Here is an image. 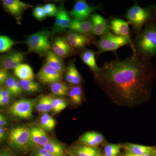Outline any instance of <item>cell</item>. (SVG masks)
I'll use <instances>...</instances> for the list:
<instances>
[{"mask_svg":"<svg viewBox=\"0 0 156 156\" xmlns=\"http://www.w3.org/2000/svg\"><path fill=\"white\" fill-rule=\"evenodd\" d=\"M46 64L62 74L64 71L65 66L60 57L54 54L52 51H49L46 58Z\"/></svg>","mask_w":156,"mask_h":156,"instance_id":"cell-19","label":"cell"},{"mask_svg":"<svg viewBox=\"0 0 156 156\" xmlns=\"http://www.w3.org/2000/svg\"><path fill=\"white\" fill-rule=\"evenodd\" d=\"M45 106H46V112H50L52 110V98L49 95H45Z\"/></svg>","mask_w":156,"mask_h":156,"instance_id":"cell-38","label":"cell"},{"mask_svg":"<svg viewBox=\"0 0 156 156\" xmlns=\"http://www.w3.org/2000/svg\"><path fill=\"white\" fill-rule=\"evenodd\" d=\"M72 154L75 156H102L98 149L87 145L76 147L73 149Z\"/></svg>","mask_w":156,"mask_h":156,"instance_id":"cell-22","label":"cell"},{"mask_svg":"<svg viewBox=\"0 0 156 156\" xmlns=\"http://www.w3.org/2000/svg\"><path fill=\"white\" fill-rule=\"evenodd\" d=\"M11 94L7 88H3L0 89V98L11 96Z\"/></svg>","mask_w":156,"mask_h":156,"instance_id":"cell-42","label":"cell"},{"mask_svg":"<svg viewBox=\"0 0 156 156\" xmlns=\"http://www.w3.org/2000/svg\"><path fill=\"white\" fill-rule=\"evenodd\" d=\"M5 136V130L3 126H0V140H2Z\"/></svg>","mask_w":156,"mask_h":156,"instance_id":"cell-46","label":"cell"},{"mask_svg":"<svg viewBox=\"0 0 156 156\" xmlns=\"http://www.w3.org/2000/svg\"><path fill=\"white\" fill-rule=\"evenodd\" d=\"M133 43L134 54L143 59L149 61L156 56V26L152 21L138 32Z\"/></svg>","mask_w":156,"mask_h":156,"instance_id":"cell-2","label":"cell"},{"mask_svg":"<svg viewBox=\"0 0 156 156\" xmlns=\"http://www.w3.org/2000/svg\"><path fill=\"white\" fill-rule=\"evenodd\" d=\"M34 99H22L17 101L9 109L11 114L23 119H29L33 116Z\"/></svg>","mask_w":156,"mask_h":156,"instance_id":"cell-6","label":"cell"},{"mask_svg":"<svg viewBox=\"0 0 156 156\" xmlns=\"http://www.w3.org/2000/svg\"><path fill=\"white\" fill-rule=\"evenodd\" d=\"M124 148L126 152L137 155H153L156 153V148L134 144H128L125 145Z\"/></svg>","mask_w":156,"mask_h":156,"instance_id":"cell-18","label":"cell"},{"mask_svg":"<svg viewBox=\"0 0 156 156\" xmlns=\"http://www.w3.org/2000/svg\"><path fill=\"white\" fill-rule=\"evenodd\" d=\"M43 156H55L53 155L52 154L50 153H48L47 154L45 155H44Z\"/></svg>","mask_w":156,"mask_h":156,"instance_id":"cell-49","label":"cell"},{"mask_svg":"<svg viewBox=\"0 0 156 156\" xmlns=\"http://www.w3.org/2000/svg\"><path fill=\"white\" fill-rule=\"evenodd\" d=\"M34 17L39 20H43L46 18V15L45 14L44 6H37L35 8L33 11Z\"/></svg>","mask_w":156,"mask_h":156,"instance_id":"cell-35","label":"cell"},{"mask_svg":"<svg viewBox=\"0 0 156 156\" xmlns=\"http://www.w3.org/2000/svg\"><path fill=\"white\" fill-rule=\"evenodd\" d=\"M53 53L60 58L67 57L73 53V48L65 38L58 37L54 40L52 45Z\"/></svg>","mask_w":156,"mask_h":156,"instance_id":"cell-13","label":"cell"},{"mask_svg":"<svg viewBox=\"0 0 156 156\" xmlns=\"http://www.w3.org/2000/svg\"><path fill=\"white\" fill-rule=\"evenodd\" d=\"M50 31L46 30L31 35L26 41L29 51L36 53L41 56H44L48 53L50 49Z\"/></svg>","mask_w":156,"mask_h":156,"instance_id":"cell-4","label":"cell"},{"mask_svg":"<svg viewBox=\"0 0 156 156\" xmlns=\"http://www.w3.org/2000/svg\"><path fill=\"white\" fill-rule=\"evenodd\" d=\"M14 77L12 76H9L5 83L7 87L6 88L10 91L11 95H16L14 88Z\"/></svg>","mask_w":156,"mask_h":156,"instance_id":"cell-36","label":"cell"},{"mask_svg":"<svg viewBox=\"0 0 156 156\" xmlns=\"http://www.w3.org/2000/svg\"><path fill=\"white\" fill-rule=\"evenodd\" d=\"M95 54L92 50H87L81 55L82 61L90 68L94 73L98 72L101 69V67H98L96 64Z\"/></svg>","mask_w":156,"mask_h":156,"instance_id":"cell-21","label":"cell"},{"mask_svg":"<svg viewBox=\"0 0 156 156\" xmlns=\"http://www.w3.org/2000/svg\"><path fill=\"white\" fill-rule=\"evenodd\" d=\"M4 6L7 10L17 18H20L23 11L30 7V5L19 0H4Z\"/></svg>","mask_w":156,"mask_h":156,"instance_id":"cell-14","label":"cell"},{"mask_svg":"<svg viewBox=\"0 0 156 156\" xmlns=\"http://www.w3.org/2000/svg\"><path fill=\"white\" fill-rule=\"evenodd\" d=\"M72 31L82 34H92V27L91 21L87 20H72L69 27Z\"/></svg>","mask_w":156,"mask_h":156,"instance_id":"cell-17","label":"cell"},{"mask_svg":"<svg viewBox=\"0 0 156 156\" xmlns=\"http://www.w3.org/2000/svg\"><path fill=\"white\" fill-rule=\"evenodd\" d=\"M19 83L23 90L26 92H34L38 90L39 84L33 81L20 80Z\"/></svg>","mask_w":156,"mask_h":156,"instance_id":"cell-30","label":"cell"},{"mask_svg":"<svg viewBox=\"0 0 156 156\" xmlns=\"http://www.w3.org/2000/svg\"><path fill=\"white\" fill-rule=\"evenodd\" d=\"M50 87L53 94L58 96H65L67 95L69 92V87L66 84L62 83L60 81L51 84Z\"/></svg>","mask_w":156,"mask_h":156,"instance_id":"cell-26","label":"cell"},{"mask_svg":"<svg viewBox=\"0 0 156 156\" xmlns=\"http://www.w3.org/2000/svg\"><path fill=\"white\" fill-rule=\"evenodd\" d=\"M152 156H156V153L154 154H153Z\"/></svg>","mask_w":156,"mask_h":156,"instance_id":"cell-50","label":"cell"},{"mask_svg":"<svg viewBox=\"0 0 156 156\" xmlns=\"http://www.w3.org/2000/svg\"><path fill=\"white\" fill-rule=\"evenodd\" d=\"M62 9V21L60 27V32L62 31L66 28H69L72 20L69 17V14L65 9L63 3L60 5Z\"/></svg>","mask_w":156,"mask_h":156,"instance_id":"cell-29","label":"cell"},{"mask_svg":"<svg viewBox=\"0 0 156 156\" xmlns=\"http://www.w3.org/2000/svg\"><path fill=\"white\" fill-rule=\"evenodd\" d=\"M95 44L98 49V54L108 51L115 52L121 47L128 45H131L133 51L134 50L133 45L127 38L111 33L101 37L95 42Z\"/></svg>","mask_w":156,"mask_h":156,"instance_id":"cell-5","label":"cell"},{"mask_svg":"<svg viewBox=\"0 0 156 156\" xmlns=\"http://www.w3.org/2000/svg\"><path fill=\"white\" fill-rule=\"evenodd\" d=\"M74 156L72 154H70V156Z\"/></svg>","mask_w":156,"mask_h":156,"instance_id":"cell-51","label":"cell"},{"mask_svg":"<svg viewBox=\"0 0 156 156\" xmlns=\"http://www.w3.org/2000/svg\"><path fill=\"white\" fill-rule=\"evenodd\" d=\"M94 74L98 83L115 102L132 105L149 99L156 70L136 54L105 62Z\"/></svg>","mask_w":156,"mask_h":156,"instance_id":"cell-1","label":"cell"},{"mask_svg":"<svg viewBox=\"0 0 156 156\" xmlns=\"http://www.w3.org/2000/svg\"><path fill=\"white\" fill-rule=\"evenodd\" d=\"M57 105L59 107L60 111L63 110L67 106V103L63 98H55Z\"/></svg>","mask_w":156,"mask_h":156,"instance_id":"cell-39","label":"cell"},{"mask_svg":"<svg viewBox=\"0 0 156 156\" xmlns=\"http://www.w3.org/2000/svg\"><path fill=\"white\" fill-rule=\"evenodd\" d=\"M46 16L53 17L56 16L58 12V9L54 4H48L44 6Z\"/></svg>","mask_w":156,"mask_h":156,"instance_id":"cell-33","label":"cell"},{"mask_svg":"<svg viewBox=\"0 0 156 156\" xmlns=\"http://www.w3.org/2000/svg\"><path fill=\"white\" fill-rule=\"evenodd\" d=\"M66 78L69 83L78 85L81 83L82 78L73 62L69 65L66 69Z\"/></svg>","mask_w":156,"mask_h":156,"instance_id":"cell-23","label":"cell"},{"mask_svg":"<svg viewBox=\"0 0 156 156\" xmlns=\"http://www.w3.org/2000/svg\"><path fill=\"white\" fill-rule=\"evenodd\" d=\"M108 24L110 29L113 32L115 35L127 38L133 46V43L130 37V30L128 22L120 18H115L111 20Z\"/></svg>","mask_w":156,"mask_h":156,"instance_id":"cell-11","label":"cell"},{"mask_svg":"<svg viewBox=\"0 0 156 156\" xmlns=\"http://www.w3.org/2000/svg\"><path fill=\"white\" fill-rule=\"evenodd\" d=\"M14 88H15V94L18 95L21 94L22 92V89L19 83V81L17 80L15 77H14Z\"/></svg>","mask_w":156,"mask_h":156,"instance_id":"cell-40","label":"cell"},{"mask_svg":"<svg viewBox=\"0 0 156 156\" xmlns=\"http://www.w3.org/2000/svg\"><path fill=\"white\" fill-rule=\"evenodd\" d=\"M8 76L9 75L6 70H0V84L5 83Z\"/></svg>","mask_w":156,"mask_h":156,"instance_id":"cell-41","label":"cell"},{"mask_svg":"<svg viewBox=\"0 0 156 156\" xmlns=\"http://www.w3.org/2000/svg\"><path fill=\"white\" fill-rule=\"evenodd\" d=\"M62 74L47 64H45L37 74L39 80L45 84H53L60 81Z\"/></svg>","mask_w":156,"mask_h":156,"instance_id":"cell-10","label":"cell"},{"mask_svg":"<svg viewBox=\"0 0 156 156\" xmlns=\"http://www.w3.org/2000/svg\"><path fill=\"white\" fill-rule=\"evenodd\" d=\"M45 132L43 129L37 127H33L31 128L27 146L30 147H36Z\"/></svg>","mask_w":156,"mask_h":156,"instance_id":"cell-25","label":"cell"},{"mask_svg":"<svg viewBox=\"0 0 156 156\" xmlns=\"http://www.w3.org/2000/svg\"><path fill=\"white\" fill-rule=\"evenodd\" d=\"M65 38L72 48L75 49H83L90 42L87 36L73 31L69 33Z\"/></svg>","mask_w":156,"mask_h":156,"instance_id":"cell-15","label":"cell"},{"mask_svg":"<svg viewBox=\"0 0 156 156\" xmlns=\"http://www.w3.org/2000/svg\"><path fill=\"white\" fill-rule=\"evenodd\" d=\"M152 10L153 13V18L152 20L155 25L156 26V3L153 5L150 6Z\"/></svg>","mask_w":156,"mask_h":156,"instance_id":"cell-44","label":"cell"},{"mask_svg":"<svg viewBox=\"0 0 156 156\" xmlns=\"http://www.w3.org/2000/svg\"><path fill=\"white\" fill-rule=\"evenodd\" d=\"M122 146L119 144H108L104 148L105 156H118L119 154Z\"/></svg>","mask_w":156,"mask_h":156,"instance_id":"cell-32","label":"cell"},{"mask_svg":"<svg viewBox=\"0 0 156 156\" xmlns=\"http://www.w3.org/2000/svg\"><path fill=\"white\" fill-rule=\"evenodd\" d=\"M42 128L47 130H52L56 126V122L53 117L48 114H44L40 119Z\"/></svg>","mask_w":156,"mask_h":156,"instance_id":"cell-28","label":"cell"},{"mask_svg":"<svg viewBox=\"0 0 156 156\" xmlns=\"http://www.w3.org/2000/svg\"><path fill=\"white\" fill-rule=\"evenodd\" d=\"M125 17L128 23L133 26L135 30L139 32L146 23L152 20L153 13L150 6L142 8L135 2L128 9Z\"/></svg>","mask_w":156,"mask_h":156,"instance_id":"cell-3","label":"cell"},{"mask_svg":"<svg viewBox=\"0 0 156 156\" xmlns=\"http://www.w3.org/2000/svg\"><path fill=\"white\" fill-rule=\"evenodd\" d=\"M15 42L9 37L0 35V53H4L11 50Z\"/></svg>","mask_w":156,"mask_h":156,"instance_id":"cell-31","label":"cell"},{"mask_svg":"<svg viewBox=\"0 0 156 156\" xmlns=\"http://www.w3.org/2000/svg\"><path fill=\"white\" fill-rule=\"evenodd\" d=\"M69 96L71 101L73 104L79 105L81 103L83 99V90L81 86H75L70 89Z\"/></svg>","mask_w":156,"mask_h":156,"instance_id":"cell-27","label":"cell"},{"mask_svg":"<svg viewBox=\"0 0 156 156\" xmlns=\"http://www.w3.org/2000/svg\"><path fill=\"white\" fill-rule=\"evenodd\" d=\"M0 156H12L10 153L7 151L0 153Z\"/></svg>","mask_w":156,"mask_h":156,"instance_id":"cell-48","label":"cell"},{"mask_svg":"<svg viewBox=\"0 0 156 156\" xmlns=\"http://www.w3.org/2000/svg\"><path fill=\"white\" fill-rule=\"evenodd\" d=\"M30 130L24 127H18L13 128L9 135L11 144L15 147L22 148L28 144L29 139Z\"/></svg>","mask_w":156,"mask_h":156,"instance_id":"cell-8","label":"cell"},{"mask_svg":"<svg viewBox=\"0 0 156 156\" xmlns=\"http://www.w3.org/2000/svg\"><path fill=\"white\" fill-rule=\"evenodd\" d=\"M90 21L92 23L93 34L102 37L110 33L107 20L99 14H92Z\"/></svg>","mask_w":156,"mask_h":156,"instance_id":"cell-9","label":"cell"},{"mask_svg":"<svg viewBox=\"0 0 156 156\" xmlns=\"http://www.w3.org/2000/svg\"><path fill=\"white\" fill-rule=\"evenodd\" d=\"M7 124V121L6 118L2 115L0 114V126H5Z\"/></svg>","mask_w":156,"mask_h":156,"instance_id":"cell-45","label":"cell"},{"mask_svg":"<svg viewBox=\"0 0 156 156\" xmlns=\"http://www.w3.org/2000/svg\"><path fill=\"white\" fill-rule=\"evenodd\" d=\"M11 100V96L0 98V106H4L9 104Z\"/></svg>","mask_w":156,"mask_h":156,"instance_id":"cell-43","label":"cell"},{"mask_svg":"<svg viewBox=\"0 0 156 156\" xmlns=\"http://www.w3.org/2000/svg\"><path fill=\"white\" fill-rule=\"evenodd\" d=\"M14 73L20 80L33 81L34 75L32 69L28 65L21 64L14 69Z\"/></svg>","mask_w":156,"mask_h":156,"instance_id":"cell-20","label":"cell"},{"mask_svg":"<svg viewBox=\"0 0 156 156\" xmlns=\"http://www.w3.org/2000/svg\"><path fill=\"white\" fill-rule=\"evenodd\" d=\"M99 10L98 7L90 5L86 1L79 0L76 2L69 14L74 20H83L90 16L92 12Z\"/></svg>","mask_w":156,"mask_h":156,"instance_id":"cell-7","label":"cell"},{"mask_svg":"<svg viewBox=\"0 0 156 156\" xmlns=\"http://www.w3.org/2000/svg\"><path fill=\"white\" fill-rule=\"evenodd\" d=\"M56 20L52 29V33L60 32V27L62 21V9L61 5L58 9V12L56 15Z\"/></svg>","mask_w":156,"mask_h":156,"instance_id":"cell-34","label":"cell"},{"mask_svg":"<svg viewBox=\"0 0 156 156\" xmlns=\"http://www.w3.org/2000/svg\"><path fill=\"white\" fill-rule=\"evenodd\" d=\"M49 153L55 156H64V151L63 147L59 143L55 140H50L49 142L43 146Z\"/></svg>","mask_w":156,"mask_h":156,"instance_id":"cell-24","label":"cell"},{"mask_svg":"<svg viewBox=\"0 0 156 156\" xmlns=\"http://www.w3.org/2000/svg\"><path fill=\"white\" fill-rule=\"evenodd\" d=\"M37 109L40 112H46V106H45V96H43L39 100L37 105Z\"/></svg>","mask_w":156,"mask_h":156,"instance_id":"cell-37","label":"cell"},{"mask_svg":"<svg viewBox=\"0 0 156 156\" xmlns=\"http://www.w3.org/2000/svg\"><path fill=\"white\" fill-rule=\"evenodd\" d=\"M23 53L19 52H13L5 55L1 60V65L5 70L15 69L24 60Z\"/></svg>","mask_w":156,"mask_h":156,"instance_id":"cell-12","label":"cell"},{"mask_svg":"<svg viewBox=\"0 0 156 156\" xmlns=\"http://www.w3.org/2000/svg\"><path fill=\"white\" fill-rule=\"evenodd\" d=\"M125 156H152V155L144 154V155H137L134 154L126 152L125 153Z\"/></svg>","mask_w":156,"mask_h":156,"instance_id":"cell-47","label":"cell"},{"mask_svg":"<svg viewBox=\"0 0 156 156\" xmlns=\"http://www.w3.org/2000/svg\"><path fill=\"white\" fill-rule=\"evenodd\" d=\"M79 141L85 145L95 147L103 142L104 137L98 132L89 131L82 135Z\"/></svg>","mask_w":156,"mask_h":156,"instance_id":"cell-16","label":"cell"}]
</instances>
